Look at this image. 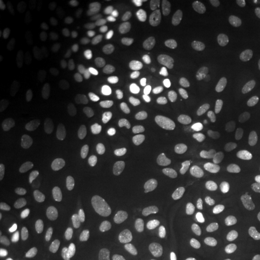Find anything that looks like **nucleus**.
<instances>
[{"label":"nucleus","instance_id":"obj_14","mask_svg":"<svg viewBox=\"0 0 260 260\" xmlns=\"http://www.w3.org/2000/svg\"><path fill=\"white\" fill-rule=\"evenodd\" d=\"M237 159L246 169L260 167V147L254 144H242L237 148Z\"/></svg>","mask_w":260,"mask_h":260},{"label":"nucleus","instance_id":"obj_50","mask_svg":"<svg viewBox=\"0 0 260 260\" xmlns=\"http://www.w3.org/2000/svg\"><path fill=\"white\" fill-rule=\"evenodd\" d=\"M217 37H218L220 40H229L232 41L234 39L241 37V34L239 32L230 30L229 28H226L224 24H220L218 28H217Z\"/></svg>","mask_w":260,"mask_h":260},{"label":"nucleus","instance_id":"obj_43","mask_svg":"<svg viewBox=\"0 0 260 260\" xmlns=\"http://www.w3.org/2000/svg\"><path fill=\"white\" fill-rule=\"evenodd\" d=\"M197 112H195L194 110L188 109L180 116V118H178V124H180L182 129L186 130V132H190V130L194 129L195 124H197Z\"/></svg>","mask_w":260,"mask_h":260},{"label":"nucleus","instance_id":"obj_28","mask_svg":"<svg viewBox=\"0 0 260 260\" xmlns=\"http://www.w3.org/2000/svg\"><path fill=\"white\" fill-rule=\"evenodd\" d=\"M123 177H124L126 184L136 190L145 189L148 184L147 177L145 176L144 172L138 170V169H128V170H125Z\"/></svg>","mask_w":260,"mask_h":260},{"label":"nucleus","instance_id":"obj_13","mask_svg":"<svg viewBox=\"0 0 260 260\" xmlns=\"http://www.w3.org/2000/svg\"><path fill=\"white\" fill-rule=\"evenodd\" d=\"M256 96V88L255 87H246L239 92H236L230 98L228 106L230 111L233 112H241L243 110L251 106L254 103Z\"/></svg>","mask_w":260,"mask_h":260},{"label":"nucleus","instance_id":"obj_42","mask_svg":"<svg viewBox=\"0 0 260 260\" xmlns=\"http://www.w3.org/2000/svg\"><path fill=\"white\" fill-rule=\"evenodd\" d=\"M241 65H256L260 64V47L253 46L248 50L241 52L237 57Z\"/></svg>","mask_w":260,"mask_h":260},{"label":"nucleus","instance_id":"obj_17","mask_svg":"<svg viewBox=\"0 0 260 260\" xmlns=\"http://www.w3.org/2000/svg\"><path fill=\"white\" fill-rule=\"evenodd\" d=\"M220 239H222L224 247L234 254H242V253L249 249V245L247 241H245L242 237L236 235L235 233L229 232V230H225V232L220 234Z\"/></svg>","mask_w":260,"mask_h":260},{"label":"nucleus","instance_id":"obj_5","mask_svg":"<svg viewBox=\"0 0 260 260\" xmlns=\"http://www.w3.org/2000/svg\"><path fill=\"white\" fill-rule=\"evenodd\" d=\"M81 128H82L86 144L90 148L96 152H102L107 147L109 140L106 138L103 122L98 121L95 117L92 115H87L84 116Z\"/></svg>","mask_w":260,"mask_h":260},{"label":"nucleus","instance_id":"obj_36","mask_svg":"<svg viewBox=\"0 0 260 260\" xmlns=\"http://www.w3.org/2000/svg\"><path fill=\"white\" fill-rule=\"evenodd\" d=\"M206 30H207V23L205 21H203V19L194 22L189 30H188V35H187V39L188 41H189V44L193 45V46H199L201 41H203V38Z\"/></svg>","mask_w":260,"mask_h":260},{"label":"nucleus","instance_id":"obj_34","mask_svg":"<svg viewBox=\"0 0 260 260\" xmlns=\"http://www.w3.org/2000/svg\"><path fill=\"white\" fill-rule=\"evenodd\" d=\"M155 86L158 87L159 89L162 90V92H172L175 88H176V81H175L174 76L170 71L168 70H160L155 74L154 77Z\"/></svg>","mask_w":260,"mask_h":260},{"label":"nucleus","instance_id":"obj_2","mask_svg":"<svg viewBox=\"0 0 260 260\" xmlns=\"http://www.w3.org/2000/svg\"><path fill=\"white\" fill-rule=\"evenodd\" d=\"M104 236L107 246L113 249L119 248L125 236V213L121 207H115L107 216Z\"/></svg>","mask_w":260,"mask_h":260},{"label":"nucleus","instance_id":"obj_24","mask_svg":"<svg viewBox=\"0 0 260 260\" xmlns=\"http://www.w3.org/2000/svg\"><path fill=\"white\" fill-rule=\"evenodd\" d=\"M188 169V162L183 148L178 147L172 151L170 155V170L175 176H182L186 174Z\"/></svg>","mask_w":260,"mask_h":260},{"label":"nucleus","instance_id":"obj_58","mask_svg":"<svg viewBox=\"0 0 260 260\" xmlns=\"http://www.w3.org/2000/svg\"><path fill=\"white\" fill-rule=\"evenodd\" d=\"M256 129H258L260 133V116L258 117V119H256Z\"/></svg>","mask_w":260,"mask_h":260},{"label":"nucleus","instance_id":"obj_15","mask_svg":"<svg viewBox=\"0 0 260 260\" xmlns=\"http://www.w3.org/2000/svg\"><path fill=\"white\" fill-rule=\"evenodd\" d=\"M81 46L77 32L74 28H69L65 30L63 42H61V54L65 59L71 60L77 57L80 53Z\"/></svg>","mask_w":260,"mask_h":260},{"label":"nucleus","instance_id":"obj_19","mask_svg":"<svg viewBox=\"0 0 260 260\" xmlns=\"http://www.w3.org/2000/svg\"><path fill=\"white\" fill-rule=\"evenodd\" d=\"M17 16H18L19 23H21V27L24 30L25 34H27L29 38L37 39L38 38L37 24H35L34 18H32V15L30 10L28 9V6L25 4H19L17 6Z\"/></svg>","mask_w":260,"mask_h":260},{"label":"nucleus","instance_id":"obj_49","mask_svg":"<svg viewBox=\"0 0 260 260\" xmlns=\"http://www.w3.org/2000/svg\"><path fill=\"white\" fill-rule=\"evenodd\" d=\"M195 88V82L190 77H181L178 80V92H180L181 95H190L193 93V90Z\"/></svg>","mask_w":260,"mask_h":260},{"label":"nucleus","instance_id":"obj_18","mask_svg":"<svg viewBox=\"0 0 260 260\" xmlns=\"http://www.w3.org/2000/svg\"><path fill=\"white\" fill-rule=\"evenodd\" d=\"M81 242H82V233H81L80 225L77 223L70 224L64 236L65 251L69 254H75L79 251Z\"/></svg>","mask_w":260,"mask_h":260},{"label":"nucleus","instance_id":"obj_39","mask_svg":"<svg viewBox=\"0 0 260 260\" xmlns=\"http://www.w3.org/2000/svg\"><path fill=\"white\" fill-rule=\"evenodd\" d=\"M172 10L181 17H190L198 11V6L191 0H177L172 4Z\"/></svg>","mask_w":260,"mask_h":260},{"label":"nucleus","instance_id":"obj_33","mask_svg":"<svg viewBox=\"0 0 260 260\" xmlns=\"http://www.w3.org/2000/svg\"><path fill=\"white\" fill-rule=\"evenodd\" d=\"M226 104V100L224 99L222 95L217 93H209L206 95L201 98L200 105L205 111H218V110L222 109V107Z\"/></svg>","mask_w":260,"mask_h":260},{"label":"nucleus","instance_id":"obj_25","mask_svg":"<svg viewBox=\"0 0 260 260\" xmlns=\"http://www.w3.org/2000/svg\"><path fill=\"white\" fill-rule=\"evenodd\" d=\"M184 194H186V198L189 203L193 205H198V206H201L206 203L207 195L206 191L203 187H201L200 183L198 182H190L188 183L186 188H184Z\"/></svg>","mask_w":260,"mask_h":260},{"label":"nucleus","instance_id":"obj_40","mask_svg":"<svg viewBox=\"0 0 260 260\" xmlns=\"http://www.w3.org/2000/svg\"><path fill=\"white\" fill-rule=\"evenodd\" d=\"M220 172H222L224 180H225L226 183L230 184V186L239 188V189H241V188L246 186L245 177H243L240 172L234 170V169L224 168V169H222V171Z\"/></svg>","mask_w":260,"mask_h":260},{"label":"nucleus","instance_id":"obj_29","mask_svg":"<svg viewBox=\"0 0 260 260\" xmlns=\"http://www.w3.org/2000/svg\"><path fill=\"white\" fill-rule=\"evenodd\" d=\"M103 126L105 130L106 138L111 144H118L122 139V132L116 118L112 116H105L103 119Z\"/></svg>","mask_w":260,"mask_h":260},{"label":"nucleus","instance_id":"obj_52","mask_svg":"<svg viewBox=\"0 0 260 260\" xmlns=\"http://www.w3.org/2000/svg\"><path fill=\"white\" fill-rule=\"evenodd\" d=\"M104 10H105V5L103 4H98L96 8H95V12H94V23L98 27L100 23L103 22V16H104Z\"/></svg>","mask_w":260,"mask_h":260},{"label":"nucleus","instance_id":"obj_46","mask_svg":"<svg viewBox=\"0 0 260 260\" xmlns=\"http://www.w3.org/2000/svg\"><path fill=\"white\" fill-rule=\"evenodd\" d=\"M102 68L105 73L110 75H119L122 73V65L113 56H106L102 60Z\"/></svg>","mask_w":260,"mask_h":260},{"label":"nucleus","instance_id":"obj_23","mask_svg":"<svg viewBox=\"0 0 260 260\" xmlns=\"http://www.w3.org/2000/svg\"><path fill=\"white\" fill-rule=\"evenodd\" d=\"M240 65L241 64L236 57H220L211 61L210 68L216 73L228 75L236 71Z\"/></svg>","mask_w":260,"mask_h":260},{"label":"nucleus","instance_id":"obj_6","mask_svg":"<svg viewBox=\"0 0 260 260\" xmlns=\"http://www.w3.org/2000/svg\"><path fill=\"white\" fill-rule=\"evenodd\" d=\"M252 18L253 11L246 5H234L223 11V24L241 35L249 28Z\"/></svg>","mask_w":260,"mask_h":260},{"label":"nucleus","instance_id":"obj_22","mask_svg":"<svg viewBox=\"0 0 260 260\" xmlns=\"http://www.w3.org/2000/svg\"><path fill=\"white\" fill-rule=\"evenodd\" d=\"M152 117V110L148 107H140V109L135 110L129 117L128 125L129 128L134 132H142L147 124L151 121Z\"/></svg>","mask_w":260,"mask_h":260},{"label":"nucleus","instance_id":"obj_60","mask_svg":"<svg viewBox=\"0 0 260 260\" xmlns=\"http://www.w3.org/2000/svg\"><path fill=\"white\" fill-rule=\"evenodd\" d=\"M172 260H183V259H181V258H174Z\"/></svg>","mask_w":260,"mask_h":260},{"label":"nucleus","instance_id":"obj_9","mask_svg":"<svg viewBox=\"0 0 260 260\" xmlns=\"http://www.w3.org/2000/svg\"><path fill=\"white\" fill-rule=\"evenodd\" d=\"M116 178L110 175H100L96 177L93 187V195L96 203L107 205L112 200L116 190Z\"/></svg>","mask_w":260,"mask_h":260},{"label":"nucleus","instance_id":"obj_16","mask_svg":"<svg viewBox=\"0 0 260 260\" xmlns=\"http://www.w3.org/2000/svg\"><path fill=\"white\" fill-rule=\"evenodd\" d=\"M141 34L149 46L154 47L162 39V29L154 18L146 17L141 23Z\"/></svg>","mask_w":260,"mask_h":260},{"label":"nucleus","instance_id":"obj_54","mask_svg":"<svg viewBox=\"0 0 260 260\" xmlns=\"http://www.w3.org/2000/svg\"><path fill=\"white\" fill-rule=\"evenodd\" d=\"M254 233L260 237V213L254 218Z\"/></svg>","mask_w":260,"mask_h":260},{"label":"nucleus","instance_id":"obj_38","mask_svg":"<svg viewBox=\"0 0 260 260\" xmlns=\"http://www.w3.org/2000/svg\"><path fill=\"white\" fill-rule=\"evenodd\" d=\"M124 56L128 63L133 65H140L145 60V52L135 42H128L124 48Z\"/></svg>","mask_w":260,"mask_h":260},{"label":"nucleus","instance_id":"obj_7","mask_svg":"<svg viewBox=\"0 0 260 260\" xmlns=\"http://www.w3.org/2000/svg\"><path fill=\"white\" fill-rule=\"evenodd\" d=\"M61 92H63V96L65 99V103H67L68 109L71 112L77 113L82 110V89H81L80 82L75 77H65L63 86H61Z\"/></svg>","mask_w":260,"mask_h":260},{"label":"nucleus","instance_id":"obj_31","mask_svg":"<svg viewBox=\"0 0 260 260\" xmlns=\"http://www.w3.org/2000/svg\"><path fill=\"white\" fill-rule=\"evenodd\" d=\"M214 174H216V171L213 170V168L207 161L199 160L194 164V175L200 184L209 186Z\"/></svg>","mask_w":260,"mask_h":260},{"label":"nucleus","instance_id":"obj_48","mask_svg":"<svg viewBox=\"0 0 260 260\" xmlns=\"http://www.w3.org/2000/svg\"><path fill=\"white\" fill-rule=\"evenodd\" d=\"M14 19V11L10 8L6 0H2V2H0V23L9 27V25L12 24Z\"/></svg>","mask_w":260,"mask_h":260},{"label":"nucleus","instance_id":"obj_30","mask_svg":"<svg viewBox=\"0 0 260 260\" xmlns=\"http://www.w3.org/2000/svg\"><path fill=\"white\" fill-rule=\"evenodd\" d=\"M146 88L141 82L136 80H126L124 83V95L128 100L132 102H140L145 99Z\"/></svg>","mask_w":260,"mask_h":260},{"label":"nucleus","instance_id":"obj_57","mask_svg":"<svg viewBox=\"0 0 260 260\" xmlns=\"http://www.w3.org/2000/svg\"><path fill=\"white\" fill-rule=\"evenodd\" d=\"M4 84H5L4 77L0 76V92H3V90H4Z\"/></svg>","mask_w":260,"mask_h":260},{"label":"nucleus","instance_id":"obj_8","mask_svg":"<svg viewBox=\"0 0 260 260\" xmlns=\"http://www.w3.org/2000/svg\"><path fill=\"white\" fill-rule=\"evenodd\" d=\"M65 19H67V9L59 3H53L45 9L42 14L41 22L48 31L56 32L63 28Z\"/></svg>","mask_w":260,"mask_h":260},{"label":"nucleus","instance_id":"obj_11","mask_svg":"<svg viewBox=\"0 0 260 260\" xmlns=\"http://www.w3.org/2000/svg\"><path fill=\"white\" fill-rule=\"evenodd\" d=\"M39 111V99L35 94H30L17 111V122L19 125L29 128L35 123Z\"/></svg>","mask_w":260,"mask_h":260},{"label":"nucleus","instance_id":"obj_45","mask_svg":"<svg viewBox=\"0 0 260 260\" xmlns=\"http://www.w3.org/2000/svg\"><path fill=\"white\" fill-rule=\"evenodd\" d=\"M151 160H152V165H153V168L158 172H162L168 168V164H169L168 155L165 154L161 149L159 148L153 149V152H152L151 154Z\"/></svg>","mask_w":260,"mask_h":260},{"label":"nucleus","instance_id":"obj_35","mask_svg":"<svg viewBox=\"0 0 260 260\" xmlns=\"http://www.w3.org/2000/svg\"><path fill=\"white\" fill-rule=\"evenodd\" d=\"M184 53V48L178 41H168L161 46L160 54L164 59L176 60L181 58Z\"/></svg>","mask_w":260,"mask_h":260},{"label":"nucleus","instance_id":"obj_26","mask_svg":"<svg viewBox=\"0 0 260 260\" xmlns=\"http://www.w3.org/2000/svg\"><path fill=\"white\" fill-rule=\"evenodd\" d=\"M92 3L89 0H76L73 4V18L76 23L83 24L90 18Z\"/></svg>","mask_w":260,"mask_h":260},{"label":"nucleus","instance_id":"obj_55","mask_svg":"<svg viewBox=\"0 0 260 260\" xmlns=\"http://www.w3.org/2000/svg\"><path fill=\"white\" fill-rule=\"evenodd\" d=\"M6 148H8V142H6L5 139L0 140V153H4L6 152Z\"/></svg>","mask_w":260,"mask_h":260},{"label":"nucleus","instance_id":"obj_32","mask_svg":"<svg viewBox=\"0 0 260 260\" xmlns=\"http://www.w3.org/2000/svg\"><path fill=\"white\" fill-rule=\"evenodd\" d=\"M142 10L139 5L130 4L126 5L121 12V19L126 27H135L141 18Z\"/></svg>","mask_w":260,"mask_h":260},{"label":"nucleus","instance_id":"obj_59","mask_svg":"<svg viewBox=\"0 0 260 260\" xmlns=\"http://www.w3.org/2000/svg\"><path fill=\"white\" fill-rule=\"evenodd\" d=\"M256 178H258V181L260 182V169H259V171H258V175H256Z\"/></svg>","mask_w":260,"mask_h":260},{"label":"nucleus","instance_id":"obj_53","mask_svg":"<svg viewBox=\"0 0 260 260\" xmlns=\"http://www.w3.org/2000/svg\"><path fill=\"white\" fill-rule=\"evenodd\" d=\"M248 75H249V79L252 81H254V82H260V64L253 65L251 70H249Z\"/></svg>","mask_w":260,"mask_h":260},{"label":"nucleus","instance_id":"obj_10","mask_svg":"<svg viewBox=\"0 0 260 260\" xmlns=\"http://www.w3.org/2000/svg\"><path fill=\"white\" fill-rule=\"evenodd\" d=\"M147 214L157 224H168L172 222L175 213L171 205L162 199H154L148 204Z\"/></svg>","mask_w":260,"mask_h":260},{"label":"nucleus","instance_id":"obj_41","mask_svg":"<svg viewBox=\"0 0 260 260\" xmlns=\"http://www.w3.org/2000/svg\"><path fill=\"white\" fill-rule=\"evenodd\" d=\"M226 182L225 180L223 178V175L222 172H216L214 174V176L212 180H211L210 184H209V188H210V193L212 195L213 198H216V199H219V198H222L224 193H225L226 190Z\"/></svg>","mask_w":260,"mask_h":260},{"label":"nucleus","instance_id":"obj_21","mask_svg":"<svg viewBox=\"0 0 260 260\" xmlns=\"http://www.w3.org/2000/svg\"><path fill=\"white\" fill-rule=\"evenodd\" d=\"M210 139L213 142L216 147L220 149L226 148L230 145L232 141V136H230V129L229 126L224 123H219V124L213 125L210 129Z\"/></svg>","mask_w":260,"mask_h":260},{"label":"nucleus","instance_id":"obj_56","mask_svg":"<svg viewBox=\"0 0 260 260\" xmlns=\"http://www.w3.org/2000/svg\"><path fill=\"white\" fill-rule=\"evenodd\" d=\"M249 260H260V252L253 253V254L249 255Z\"/></svg>","mask_w":260,"mask_h":260},{"label":"nucleus","instance_id":"obj_1","mask_svg":"<svg viewBox=\"0 0 260 260\" xmlns=\"http://www.w3.org/2000/svg\"><path fill=\"white\" fill-rule=\"evenodd\" d=\"M60 152V140L56 125L50 124L44 130L40 145L41 161L46 170L51 171L56 168L58 155Z\"/></svg>","mask_w":260,"mask_h":260},{"label":"nucleus","instance_id":"obj_3","mask_svg":"<svg viewBox=\"0 0 260 260\" xmlns=\"http://www.w3.org/2000/svg\"><path fill=\"white\" fill-rule=\"evenodd\" d=\"M187 252L193 260H218L222 255L216 240L204 235L191 236L187 243Z\"/></svg>","mask_w":260,"mask_h":260},{"label":"nucleus","instance_id":"obj_44","mask_svg":"<svg viewBox=\"0 0 260 260\" xmlns=\"http://www.w3.org/2000/svg\"><path fill=\"white\" fill-rule=\"evenodd\" d=\"M180 136V124L176 122H172L169 124L167 132L164 133V135L161 136L160 144L164 146L172 145L176 142V140Z\"/></svg>","mask_w":260,"mask_h":260},{"label":"nucleus","instance_id":"obj_47","mask_svg":"<svg viewBox=\"0 0 260 260\" xmlns=\"http://www.w3.org/2000/svg\"><path fill=\"white\" fill-rule=\"evenodd\" d=\"M239 86V80L235 77L230 76V75H224L217 80V87L224 93H230L235 90Z\"/></svg>","mask_w":260,"mask_h":260},{"label":"nucleus","instance_id":"obj_51","mask_svg":"<svg viewBox=\"0 0 260 260\" xmlns=\"http://www.w3.org/2000/svg\"><path fill=\"white\" fill-rule=\"evenodd\" d=\"M0 260H23V254L18 249L9 247V248H5L2 252Z\"/></svg>","mask_w":260,"mask_h":260},{"label":"nucleus","instance_id":"obj_20","mask_svg":"<svg viewBox=\"0 0 260 260\" xmlns=\"http://www.w3.org/2000/svg\"><path fill=\"white\" fill-rule=\"evenodd\" d=\"M25 81H27V76H25L24 71L16 69L9 75L8 82H6V92L11 98H17L21 95L22 90H23L25 86Z\"/></svg>","mask_w":260,"mask_h":260},{"label":"nucleus","instance_id":"obj_12","mask_svg":"<svg viewBox=\"0 0 260 260\" xmlns=\"http://www.w3.org/2000/svg\"><path fill=\"white\" fill-rule=\"evenodd\" d=\"M80 141L76 133L68 128L64 132L63 139L60 140V154L67 162H74L79 157Z\"/></svg>","mask_w":260,"mask_h":260},{"label":"nucleus","instance_id":"obj_37","mask_svg":"<svg viewBox=\"0 0 260 260\" xmlns=\"http://www.w3.org/2000/svg\"><path fill=\"white\" fill-rule=\"evenodd\" d=\"M255 44V38L251 34H243L241 37L234 39V40L229 41L226 44V50L228 51H240L243 52L248 48L254 46Z\"/></svg>","mask_w":260,"mask_h":260},{"label":"nucleus","instance_id":"obj_4","mask_svg":"<svg viewBox=\"0 0 260 260\" xmlns=\"http://www.w3.org/2000/svg\"><path fill=\"white\" fill-rule=\"evenodd\" d=\"M50 218V207L41 201H35L29 210L25 220L24 234L29 241H37L47 225Z\"/></svg>","mask_w":260,"mask_h":260},{"label":"nucleus","instance_id":"obj_27","mask_svg":"<svg viewBox=\"0 0 260 260\" xmlns=\"http://www.w3.org/2000/svg\"><path fill=\"white\" fill-rule=\"evenodd\" d=\"M118 83L113 79H105L99 86V95L106 104H112L116 102L118 96Z\"/></svg>","mask_w":260,"mask_h":260}]
</instances>
